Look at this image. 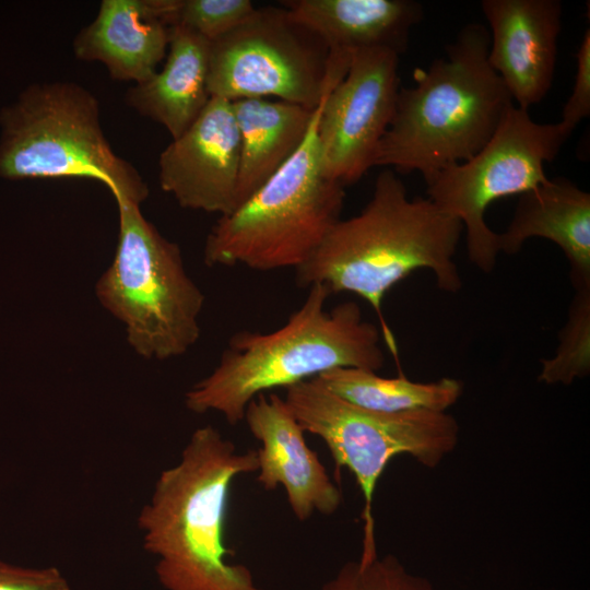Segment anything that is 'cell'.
<instances>
[{"mask_svg": "<svg viewBox=\"0 0 590 590\" xmlns=\"http://www.w3.org/2000/svg\"><path fill=\"white\" fill-rule=\"evenodd\" d=\"M0 590H71L56 566L28 567L0 559Z\"/></svg>", "mask_w": 590, "mask_h": 590, "instance_id": "obj_25", "label": "cell"}, {"mask_svg": "<svg viewBox=\"0 0 590 590\" xmlns=\"http://www.w3.org/2000/svg\"><path fill=\"white\" fill-rule=\"evenodd\" d=\"M293 17L316 32L330 50L385 48L401 55L424 15L414 0H284Z\"/></svg>", "mask_w": 590, "mask_h": 590, "instance_id": "obj_17", "label": "cell"}, {"mask_svg": "<svg viewBox=\"0 0 590 590\" xmlns=\"http://www.w3.org/2000/svg\"><path fill=\"white\" fill-rule=\"evenodd\" d=\"M489 25L487 60L514 104L528 110L551 90L562 30L558 0H483Z\"/></svg>", "mask_w": 590, "mask_h": 590, "instance_id": "obj_13", "label": "cell"}, {"mask_svg": "<svg viewBox=\"0 0 590 590\" xmlns=\"http://www.w3.org/2000/svg\"><path fill=\"white\" fill-rule=\"evenodd\" d=\"M399 57L385 48L351 51L345 75L322 99L317 122L322 165L326 175L343 187L373 167L396 108Z\"/></svg>", "mask_w": 590, "mask_h": 590, "instance_id": "obj_11", "label": "cell"}, {"mask_svg": "<svg viewBox=\"0 0 590 590\" xmlns=\"http://www.w3.org/2000/svg\"><path fill=\"white\" fill-rule=\"evenodd\" d=\"M488 47L486 26L469 23L414 86L400 87L373 167L417 172L427 184L489 141L514 101L488 63Z\"/></svg>", "mask_w": 590, "mask_h": 590, "instance_id": "obj_4", "label": "cell"}, {"mask_svg": "<svg viewBox=\"0 0 590 590\" xmlns=\"http://www.w3.org/2000/svg\"><path fill=\"white\" fill-rule=\"evenodd\" d=\"M576 74L573 91L566 101L559 121L570 134L590 115V30L583 33L576 54Z\"/></svg>", "mask_w": 590, "mask_h": 590, "instance_id": "obj_24", "label": "cell"}, {"mask_svg": "<svg viewBox=\"0 0 590 590\" xmlns=\"http://www.w3.org/2000/svg\"><path fill=\"white\" fill-rule=\"evenodd\" d=\"M341 399L381 413H403L416 410L446 412L461 397L462 382L441 378L430 382L398 377H380L373 370L334 368L315 377Z\"/></svg>", "mask_w": 590, "mask_h": 590, "instance_id": "obj_20", "label": "cell"}, {"mask_svg": "<svg viewBox=\"0 0 590 590\" xmlns=\"http://www.w3.org/2000/svg\"><path fill=\"white\" fill-rule=\"evenodd\" d=\"M350 51L330 50L281 4L255 11L210 42L208 91L234 102L268 98L315 109L345 75Z\"/></svg>", "mask_w": 590, "mask_h": 590, "instance_id": "obj_9", "label": "cell"}, {"mask_svg": "<svg viewBox=\"0 0 590 590\" xmlns=\"http://www.w3.org/2000/svg\"><path fill=\"white\" fill-rule=\"evenodd\" d=\"M0 176L8 179L86 177L115 200L141 204L149 186L115 153L101 125L99 103L71 81L35 83L0 115Z\"/></svg>", "mask_w": 590, "mask_h": 590, "instance_id": "obj_7", "label": "cell"}, {"mask_svg": "<svg viewBox=\"0 0 590 590\" xmlns=\"http://www.w3.org/2000/svg\"><path fill=\"white\" fill-rule=\"evenodd\" d=\"M244 420L261 442L257 450V481L266 491L281 485L292 512L305 521L315 512L333 515L342 504V493L329 476L316 451L304 436L284 399L260 393L248 405Z\"/></svg>", "mask_w": 590, "mask_h": 590, "instance_id": "obj_14", "label": "cell"}, {"mask_svg": "<svg viewBox=\"0 0 590 590\" xmlns=\"http://www.w3.org/2000/svg\"><path fill=\"white\" fill-rule=\"evenodd\" d=\"M240 140L237 209L299 149L314 109L270 98L232 102Z\"/></svg>", "mask_w": 590, "mask_h": 590, "instance_id": "obj_19", "label": "cell"}, {"mask_svg": "<svg viewBox=\"0 0 590 590\" xmlns=\"http://www.w3.org/2000/svg\"><path fill=\"white\" fill-rule=\"evenodd\" d=\"M170 27L150 0H103L95 19L73 39L78 59L98 61L115 80H150L166 57Z\"/></svg>", "mask_w": 590, "mask_h": 590, "instance_id": "obj_16", "label": "cell"}, {"mask_svg": "<svg viewBox=\"0 0 590 590\" xmlns=\"http://www.w3.org/2000/svg\"><path fill=\"white\" fill-rule=\"evenodd\" d=\"M539 381L573 384L590 374V287L575 290L553 357L542 359Z\"/></svg>", "mask_w": 590, "mask_h": 590, "instance_id": "obj_21", "label": "cell"}, {"mask_svg": "<svg viewBox=\"0 0 590 590\" xmlns=\"http://www.w3.org/2000/svg\"><path fill=\"white\" fill-rule=\"evenodd\" d=\"M463 231L428 198L408 197L392 169L380 172L371 197L356 215L340 219L315 253L296 269L297 284H318L330 294L351 292L370 304L398 361L394 335L381 304L388 291L417 269L433 272L437 287L457 293L462 280L453 260Z\"/></svg>", "mask_w": 590, "mask_h": 590, "instance_id": "obj_1", "label": "cell"}, {"mask_svg": "<svg viewBox=\"0 0 590 590\" xmlns=\"http://www.w3.org/2000/svg\"><path fill=\"white\" fill-rule=\"evenodd\" d=\"M322 99L296 153L238 209L219 216L203 247L208 266L298 269L341 219L345 187L326 175L317 138Z\"/></svg>", "mask_w": 590, "mask_h": 590, "instance_id": "obj_5", "label": "cell"}, {"mask_svg": "<svg viewBox=\"0 0 590 590\" xmlns=\"http://www.w3.org/2000/svg\"><path fill=\"white\" fill-rule=\"evenodd\" d=\"M532 237L556 244L574 290L590 287V194L564 177L519 194L510 223L498 233L499 252L518 253Z\"/></svg>", "mask_w": 590, "mask_h": 590, "instance_id": "obj_15", "label": "cell"}, {"mask_svg": "<svg viewBox=\"0 0 590 590\" xmlns=\"http://www.w3.org/2000/svg\"><path fill=\"white\" fill-rule=\"evenodd\" d=\"M257 470V450L239 451L204 425L160 473L137 523L164 590H262L247 566L228 562L235 552L225 542L232 484Z\"/></svg>", "mask_w": 590, "mask_h": 590, "instance_id": "obj_2", "label": "cell"}, {"mask_svg": "<svg viewBox=\"0 0 590 590\" xmlns=\"http://www.w3.org/2000/svg\"><path fill=\"white\" fill-rule=\"evenodd\" d=\"M284 402L304 432L323 440L337 469L347 468L364 498L363 550L358 560L378 556L373 497L381 473L396 456L409 455L426 468L437 467L459 440L457 420L447 412L416 410L381 413L354 405L317 378L285 389Z\"/></svg>", "mask_w": 590, "mask_h": 590, "instance_id": "obj_8", "label": "cell"}, {"mask_svg": "<svg viewBox=\"0 0 590 590\" xmlns=\"http://www.w3.org/2000/svg\"><path fill=\"white\" fill-rule=\"evenodd\" d=\"M116 203L118 243L96 282V297L122 323L139 356H181L200 338L204 295L186 271L180 247L143 216L140 204L128 199Z\"/></svg>", "mask_w": 590, "mask_h": 590, "instance_id": "obj_6", "label": "cell"}, {"mask_svg": "<svg viewBox=\"0 0 590 590\" xmlns=\"http://www.w3.org/2000/svg\"><path fill=\"white\" fill-rule=\"evenodd\" d=\"M321 590H436L426 577L409 571L394 556H377L363 564L345 563Z\"/></svg>", "mask_w": 590, "mask_h": 590, "instance_id": "obj_22", "label": "cell"}, {"mask_svg": "<svg viewBox=\"0 0 590 590\" xmlns=\"http://www.w3.org/2000/svg\"><path fill=\"white\" fill-rule=\"evenodd\" d=\"M255 9L249 0H176L170 27H186L212 42L237 27Z\"/></svg>", "mask_w": 590, "mask_h": 590, "instance_id": "obj_23", "label": "cell"}, {"mask_svg": "<svg viewBox=\"0 0 590 590\" xmlns=\"http://www.w3.org/2000/svg\"><path fill=\"white\" fill-rule=\"evenodd\" d=\"M571 134L563 125L539 123L512 104L489 141L468 161L439 172L427 186V198L457 219L467 235L469 260L481 271L494 270L498 233L485 222L494 201L521 194L547 181L552 162Z\"/></svg>", "mask_w": 590, "mask_h": 590, "instance_id": "obj_10", "label": "cell"}, {"mask_svg": "<svg viewBox=\"0 0 590 590\" xmlns=\"http://www.w3.org/2000/svg\"><path fill=\"white\" fill-rule=\"evenodd\" d=\"M330 295L324 286L311 285L281 328L235 333L215 368L185 393L186 408L197 414L217 412L236 425L260 393L286 389L334 368L381 369L385 355L378 327L363 319L355 302L328 310Z\"/></svg>", "mask_w": 590, "mask_h": 590, "instance_id": "obj_3", "label": "cell"}, {"mask_svg": "<svg viewBox=\"0 0 590 590\" xmlns=\"http://www.w3.org/2000/svg\"><path fill=\"white\" fill-rule=\"evenodd\" d=\"M240 140L232 102L211 97L162 151L158 181L185 209L227 215L237 209Z\"/></svg>", "mask_w": 590, "mask_h": 590, "instance_id": "obj_12", "label": "cell"}, {"mask_svg": "<svg viewBox=\"0 0 590 590\" xmlns=\"http://www.w3.org/2000/svg\"><path fill=\"white\" fill-rule=\"evenodd\" d=\"M210 42L197 33L170 27L166 61L150 80L134 84L126 104L161 123L172 139L182 134L211 98L208 91Z\"/></svg>", "mask_w": 590, "mask_h": 590, "instance_id": "obj_18", "label": "cell"}]
</instances>
